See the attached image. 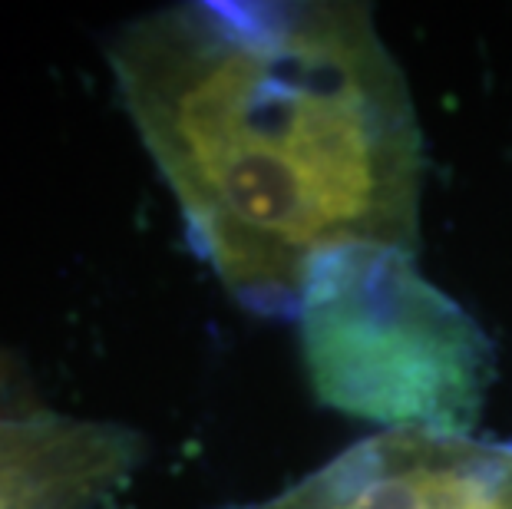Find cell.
Wrapping results in <instances>:
<instances>
[{
	"label": "cell",
	"instance_id": "obj_1",
	"mask_svg": "<svg viewBox=\"0 0 512 509\" xmlns=\"http://www.w3.org/2000/svg\"><path fill=\"white\" fill-rule=\"evenodd\" d=\"M110 63L195 252L248 311L298 318L341 248H420L427 139L367 4H182L129 24Z\"/></svg>",
	"mask_w": 512,
	"mask_h": 509
},
{
	"label": "cell",
	"instance_id": "obj_2",
	"mask_svg": "<svg viewBox=\"0 0 512 509\" xmlns=\"http://www.w3.org/2000/svg\"><path fill=\"white\" fill-rule=\"evenodd\" d=\"M294 321L324 407L380 433H476L496 371L493 341L420 272L417 252L354 245L318 258Z\"/></svg>",
	"mask_w": 512,
	"mask_h": 509
},
{
	"label": "cell",
	"instance_id": "obj_4",
	"mask_svg": "<svg viewBox=\"0 0 512 509\" xmlns=\"http://www.w3.org/2000/svg\"><path fill=\"white\" fill-rule=\"evenodd\" d=\"M133 430L53 414L0 420V509H93L136 470Z\"/></svg>",
	"mask_w": 512,
	"mask_h": 509
},
{
	"label": "cell",
	"instance_id": "obj_3",
	"mask_svg": "<svg viewBox=\"0 0 512 509\" xmlns=\"http://www.w3.org/2000/svg\"><path fill=\"white\" fill-rule=\"evenodd\" d=\"M225 509H512V440L377 433L288 490Z\"/></svg>",
	"mask_w": 512,
	"mask_h": 509
}]
</instances>
